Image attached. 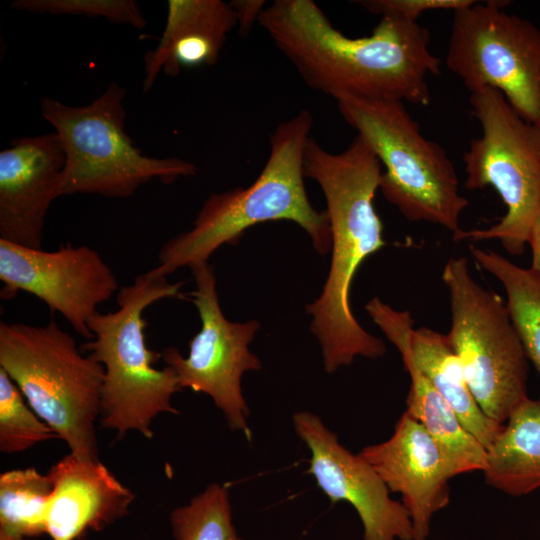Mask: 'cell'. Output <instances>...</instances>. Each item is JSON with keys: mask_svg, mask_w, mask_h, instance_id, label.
Here are the masks:
<instances>
[{"mask_svg": "<svg viewBox=\"0 0 540 540\" xmlns=\"http://www.w3.org/2000/svg\"><path fill=\"white\" fill-rule=\"evenodd\" d=\"M360 455L390 492L401 495L413 526V540H426L434 515L450 502L453 463L426 429L406 411L385 441L365 446Z\"/></svg>", "mask_w": 540, "mask_h": 540, "instance_id": "14", "label": "cell"}, {"mask_svg": "<svg viewBox=\"0 0 540 540\" xmlns=\"http://www.w3.org/2000/svg\"><path fill=\"white\" fill-rule=\"evenodd\" d=\"M236 26L232 7L222 0H169L159 42L144 56L143 91L160 72L175 77L183 67L214 65Z\"/></svg>", "mask_w": 540, "mask_h": 540, "instance_id": "18", "label": "cell"}, {"mask_svg": "<svg viewBox=\"0 0 540 540\" xmlns=\"http://www.w3.org/2000/svg\"><path fill=\"white\" fill-rule=\"evenodd\" d=\"M382 172L380 160L358 135L339 153L327 151L312 137L307 142L304 174L324 194L331 230L328 276L321 294L306 306L327 373L352 364L358 356L377 359L386 352L383 340L356 320L350 302L359 267L386 245L374 206Z\"/></svg>", "mask_w": 540, "mask_h": 540, "instance_id": "2", "label": "cell"}, {"mask_svg": "<svg viewBox=\"0 0 540 540\" xmlns=\"http://www.w3.org/2000/svg\"><path fill=\"white\" fill-rule=\"evenodd\" d=\"M365 309L400 352L409 374L410 389L405 411L441 446L453 463L457 475L483 472L486 464V448L468 432L452 407L414 362L410 348V334L414 320L410 312L396 310L378 297L369 300Z\"/></svg>", "mask_w": 540, "mask_h": 540, "instance_id": "17", "label": "cell"}, {"mask_svg": "<svg viewBox=\"0 0 540 540\" xmlns=\"http://www.w3.org/2000/svg\"><path fill=\"white\" fill-rule=\"evenodd\" d=\"M482 135L464 152L468 190L493 187L507 207L493 226L460 229L454 241L497 239L511 255H522L540 215V128L525 120L497 89L470 92Z\"/></svg>", "mask_w": 540, "mask_h": 540, "instance_id": "8", "label": "cell"}, {"mask_svg": "<svg viewBox=\"0 0 540 540\" xmlns=\"http://www.w3.org/2000/svg\"><path fill=\"white\" fill-rule=\"evenodd\" d=\"M449 291L451 327L446 334L482 411L504 424L527 395L528 358L500 295L473 278L464 256L442 271Z\"/></svg>", "mask_w": 540, "mask_h": 540, "instance_id": "9", "label": "cell"}, {"mask_svg": "<svg viewBox=\"0 0 540 540\" xmlns=\"http://www.w3.org/2000/svg\"><path fill=\"white\" fill-rule=\"evenodd\" d=\"M312 125L308 109L279 123L270 137L268 159L255 181L246 188L210 195L193 227L162 245L159 263L151 271L167 277L179 268L206 263L218 248L238 244L251 226L269 221L295 222L307 232L317 253H329L328 215L311 205L304 184V154Z\"/></svg>", "mask_w": 540, "mask_h": 540, "instance_id": "3", "label": "cell"}, {"mask_svg": "<svg viewBox=\"0 0 540 540\" xmlns=\"http://www.w3.org/2000/svg\"><path fill=\"white\" fill-rule=\"evenodd\" d=\"M410 348L417 368L452 407L468 432L487 449L503 424L485 415L478 405L446 334L428 327L413 328Z\"/></svg>", "mask_w": 540, "mask_h": 540, "instance_id": "20", "label": "cell"}, {"mask_svg": "<svg viewBox=\"0 0 540 540\" xmlns=\"http://www.w3.org/2000/svg\"><path fill=\"white\" fill-rule=\"evenodd\" d=\"M182 284L147 271L120 288L117 310L97 312L89 321L93 338L80 348L104 367L99 422L115 431L117 439L129 431L151 439L152 423L159 414H179L171 404L172 396L181 390L177 374L167 365L154 367L162 354L146 345L143 314L159 300L185 298Z\"/></svg>", "mask_w": 540, "mask_h": 540, "instance_id": "4", "label": "cell"}, {"mask_svg": "<svg viewBox=\"0 0 540 540\" xmlns=\"http://www.w3.org/2000/svg\"><path fill=\"white\" fill-rule=\"evenodd\" d=\"M232 7L237 27L241 36H247L255 23H258L261 13L267 6L264 0H232L229 2Z\"/></svg>", "mask_w": 540, "mask_h": 540, "instance_id": "27", "label": "cell"}, {"mask_svg": "<svg viewBox=\"0 0 540 540\" xmlns=\"http://www.w3.org/2000/svg\"><path fill=\"white\" fill-rule=\"evenodd\" d=\"M58 435L29 406L17 385L0 368V451L15 454Z\"/></svg>", "mask_w": 540, "mask_h": 540, "instance_id": "24", "label": "cell"}, {"mask_svg": "<svg viewBox=\"0 0 540 540\" xmlns=\"http://www.w3.org/2000/svg\"><path fill=\"white\" fill-rule=\"evenodd\" d=\"M64 165L56 132L13 139L0 152V239L42 249L45 218L60 197Z\"/></svg>", "mask_w": 540, "mask_h": 540, "instance_id": "15", "label": "cell"}, {"mask_svg": "<svg viewBox=\"0 0 540 540\" xmlns=\"http://www.w3.org/2000/svg\"><path fill=\"white\" fill-rule=\"evenodd\" d=\"M532 250V265L531 269L540 278V215L535 220L528 238Z\"/></svg>", "mask_w": 540, "mask_h": 540, "instance_id": "28", "label": "cell"}, {"mask_svg": "<svg viewBox=\"0 0 540 540\" xmlns=\"http://www.w3.org/2000/svg\"><path fill=\"white\" fill-rule=\"evenodd\" d=\"M125 95L124 87L111 82L85 106H70L47 97L41 100V115L54 127L65 153L60 197L96 194L127 198L153 179L170 184L197 174L192 162L142 153L125 129Z\"/></svg>", "mask_w": 540, "mask_h": 540, "instance_id": "7", "label": "cell"}, {"mask_svg": "<svg viewBox=\"0 0 540 540\" xmlns=\"http://www.w3.org/2000/svg\"><path fill=\"white\" fill-rule=\"evenodd\" d=\"M486 483L510 496L540 488V397L525 398L486 449Z\"/></svg>", "mask_w": 540, "mask_h": 540, "instance_id": "19", "label": "cell"}, {"mask_svg": "<svg viewBox=\"0 0 540 540\" xmlns=\"http://www.w3.org/2000/svg\"><path fill=\"white\" fill-rule=\"evenodd\" d=\"M292 420L311 452L307 472L332 503L353 506L362 522V540H413L406 508L391 498L386 484L360 453L343 446L318 415L299 411Z\"/></svg>", "mask_w": 540, "mask_h": 540, "instance_id": "13", "label": "cell"}, {"mask_svg": "<svg viewBox=\"0 0 540 540\" xmlns=\"http://www.w3.org/2000/svg\"><path fill=\"white\" fill-rule=\"evenodd\" d=\"M52 492L46 508L51 540H78L101 531L128 512L135 494L100 461L69 453L51 466Z\"/></svg>", "mask_w": 540, "mask_h": 540, "instance_id": "16", "label": "cell"}, {"mask_svg": "<svg viewBox=\"0 0 540 540\" xmlns=\"http://www.w3.org/2000/svg\"><path fill=\"white\" fill-rule=\"evenodd\" d=\"M52 482L37 469H13L0 475V529L26 538L46 534V508Z\"/></svg>", "mask_w": 540, "mask_h": 540, "instance_id": "22", "label": "cell"}, {"mask_svg": "<svg viewBox=\"0 0 540 540\" xmlns=\"http://www.w3.org/2000/svg\"><path fill=\"white\" fill-rule=\"evenodd\" d=\"M175 540H242L232 522L228 488L212 483L170 513Z\"/></svg>", "mask_w": 540, "mask_h": 540, "instance_id": "23", "label": "cell"}, {"mask_svg": "<svg viewBox=\"0 0 540 540\" xmlns=\"http://www.w3.org/2000/svg\"><path fill=\"white\" fill-rule=\"evenodd\" d=\"M475 0H361L356 3L367 11L382 16H396L417 22L418 17L430 10H452L471 5Z\"/></svg>", "mask_w": 540, "mask_h": 540, "instance_id": "26", "label": "cell"}, {"mask_svg": "<svg viewBox=\"0 0 540 540\" xmlns=\"http://www.w3.org/2000/svg\"><path fill=\"white\" fill-rule=\"evenodd\" d=\"M0 280L2 298L11 299L19 291L34 295L87 340L93 338L89 321L98 306L120 290L116 275L95 249L71 243L45 251L0 239Z\"/></svg>", "mask_w": 540, "mask_h": 540, "instance_id": "12", "label": "cell"}, {"mask_svg": "<svg viewBox=\"0 0 540 540\" xmlns=\"http://www.w3.org/2000/svg\"><path fill=\"white\" fill-rule=\"evenodd\" d=\"M0 540H30L19 534L0 529Z\"/></svg>", "mask_w": 540, "mask_h": 540, "instance_id": "29", "label": "cell"}, {"mask_svg": "<svg viewBox=\"0 0 540 540\" xmlns=\"http://www.w3.org/2000/svg\"><path fill=\"white\" fill-rule=\"evenodd\" d=\"M10 8L37 14L83 15L142 29L147 22L135 0H15Z\"/></svg>", "mask_w": 540, "mask_h": 540, "instance_id": "25", "label": "cell"}, {"mask_svg": "<svg viewBox=\"0 0 540 540\" xmlns=\"http://www.w3.org/2000/svg\"><path fill=\"white\" fill-rule=\"evenodd\" d=\"M475 263L505 289L507 308L528 360L540 375V278L490 249L469 247Z\"/></svg>", "mask_w": 540, "mask_h": 540, "instance_id": "21", "label": "cell"}, {"mask_svg": "<svg viewBox=\"0 0 540 540\" xmlns=\"http://www.w3.org/2000/svg\"><path fill=\"white\" fill-rule=\"evenodd\" d=\"M0 368L71 454L100 460L95 424L105 370L71 334L54 319L41 326L1 322Z\"/></svg>", "mask_w": 540, "mask_h": 540, "instance_id": "5", "label": "cell"}, {"mask_svg": "<svg viewBox=\"0 0 540 540\" xmlns=\"http://www.w3.org/2000/svg\"><path fill=\"white\" fill-rule=\"evenodd\" d=\"M508 1H474L453 12L445 63L470 92L500 91L540 128V29L505 11Z\"/></svg>", "mask_w": 540, "mask_h": 540, "instance_id": "10", "label": "cell"}, {"mask_svg": "<svg viewBox=\"0 0 540 540\" xmlns=\"http://www.w3.org/2000/svg\"><path fill=\"white\" fill-rule=\"evenodd\" d=\"M343 119L376 154L384 170L379 190L409 221L460 230L469 201L445 149L426 138L404 102L350 95L335 98Z\"/></svg>", "mask_w": 540, "mask_h": 540, "instance_id": "6", "label": "cell"}, {"mask_svg": "<svg viewBox=\"0 0 540 540\" xmlns=\"http://www.w3.org/2000/svg\"><path fill=\"white\" fill-rule=\"evenodd\" d=\"M258 24L312 89L428 106L427 77L441 73L429 30L418 22L382 16L371 34L349 37L313 0H275Z\"/></svg>", "mask_w": 540, "mask_h": 540, "instance_id": "1", "label": "cell"}, {"mask_svg": "<svg viewBox=\"0 0 540 540\" xmlns=\"http://www.w3.org/2000/svg\"><path fill=\"white\" fill-rule=\"evenodd\" d=\"M190 269L196 287L187 299L199 313L201 329L190 340L186 357L177 348L167 347L162 359L176 372L181 390L189 388L208 395L222 411L228 427L250 439L249 408L241 377L262 368L259 358L249 350L261 325L256 320L229 321L219 304L214 268L206 262Z\"/></svg>", "mask_w": 540, "mask_h": 540, "instance_id": "11", "label": "cell"}]
</instances>
